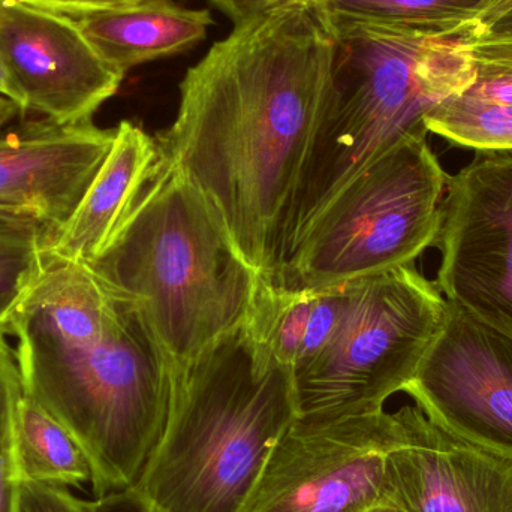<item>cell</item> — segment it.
<instances>
[{
	"instance_id": "cell-1",
	"label": "cell",
	"mask_w": 512,
	"mask_h": 512,
	"mask_svg": "<svg viewBox=\"0 0 512 512\" xmlns=\"http://www.w3.org/2000/svg\"><path fill=\"white\" fill-rule=\"evenodd\" d=\"M336 44L321 0L234 26L188 69L176 119L156 140L270 282L327 104Z\"/></svg>"
},
{
	"instance_id": "cell-2",
	"label": "cell",
	"mask_w": 512,
	"mask_h": 512,
	"mask_svg": "<svg viewBox=\"0 0 512 512\" xmlns=\"http://www.w3.org/2000/svg\"><path fill=\"white\" fill-rule=\"evenodd\" d=\"M24 394L75 439L96 499L137 483L167 423L176 369L137 304L45 252L2 327Z\"/></svg>"
},
{
	"instance_id": "cell-3",
	"label": "cell",
	"mask_w": 512,
	"mask_h": 512,
	"mask_svg": "<svg viewBox=\"0 0 512 512\" xmlns=\"http://www.w3.org/2000/svg\"><path fill=\"white\" fill-rule=\"evenodd\" d=\"M87 265L137 304L176 372L248 322L261 277L206 195L161 152Z\"/></svg>"
},
{
	"instance_id": "cell-4",
	"label": "cell",
	"mask_w": 512,
	"mask_h": 512,
	"mask_svg": "<svg viewBox=\"0 0 512 512\" xmlns=\"http://www.w3.org/2000/svg\"><path fill=\"white\" fill-rule=\"evenodd\" d=\"M297 418L292 370L246 322L176 372L161 438L128 490L155 512H240Z\"/></svg>"
},
{
	"instance_id": "cell-5",
	"label": "cell",
	"mask_w": 512,
	"mask_h": 512,
	"mask_svg": "<svg viewBox=\"0 0 512 512\" xmlns=\"http://www.w3.org/2000/svg\"><path fill=\"white\" fill-rule=\"evenodd\" d=\"M333 15L337 44L324 114L286 219L280 268L310 225L370 162L408 138L474 80L462 36Z\"/></svg>"
},
{
	"instance_id": "cell-6",
	"label": "cell",
	"mask_w": 512,
	"mask_h": 512,
	"mask_svg": "<svg viewBox=\"0 0 512 512\" xmlns=\"http://www.w3.org/2000/svg\"><path fill=\"white\" fill-rule=\"evenodd\" d=\"M448 301L411 265L349 280L333 333L292 369L297 420L384 411L405 390L444 324Z\"/></svg>"
},
{
	"instance_id": "cell-7",
	"label": "cell",
	"mask_w": 512,
	"mask_h": 512,
	"mask_svg": "<svg viewBox=\"0 0 512 512\" xmlns=\"http://www.w3.org/2000/svg\"><path fill=\"white\" fill-rule=\"evenodd\" d=\"M448 182L427 138L402 141L322 210L274 285L316 291L411 265L438 242Z\"/></svg>"
},
{
	"instance_id": "cell-8",
	"label": "cell",
	"mask_w": 512,
	"mask_h": 512,
	"mask_svg": "<svg viewBox=\"0 0 512 512\" xmlns=\"http://www.w3.org/2000/svg\"><path fill=\"white\" fill-rule=\"evenodd\" d=\"M396 415L297 420L271 451L240 512H373L385 505Z\"/></svg>"
},
{
	"instance_id": "cell-9",
	"label": "cell",
	"mask_w": 512,
	"mask_h": 512,
	"mask_svg": "<svg viewBox=\"0 0 512 512\" xmlns=\"http://www.w3.org/2000/svg\"><path fill=\"white\" fill-rule=\"evenodd\" d=\"M436 245L445 298L512 337V150L478 152L450 177Z\"/></svg>"
},
{
	"instance_id": "cell-10",
	"label": "cell",
	"mask_w": 512,
	"mask_h": 512,
	"mask_svg": "<svg viewBox=\"0 0 512 512\" xmlns=\"http://www.w3.org/2000/svg\"><path fill=\"white\" fill-rule=\"evenodd\" d=\"M403 393L439 426L512 459L508 334L448 301L444 324Z\"/></svg>"
},
{
	"instance_id": "cell-11",
	"label": "cell",
	"mask_w": 512,
	"mask_h": 512,
	"mask_svg": "<svg viewBox=\"0 0 512 512\" xmlns=\"http://www.w3.org/2000/svg\"><path fill=\"white\" fill-rule=\"evenodd\" d=\"M0 62L21 111L60 126L92 122L125 78L68 17L14 0H0Z\"/></svg>"
},
{
	"instance_id": "cell-12",
	"label": "cell",
	"mask_w": 512,
	"mask_h": 512,
	"mask_svg": "<svg viewBox=\"0 0 512 512\" xmlns=\"http://www.w3.org/2000/svg\"><path fill=\"white\" fill-rule=\"evenodd\" d=\"M385 505L397 512H512V459L454 435L417 405L394 412Z\"/></svg>"
},
{
	"instance_id": "cell-13",
	"label": "cell",
	"mask_w": 512,
	"mask_h": 512,
	"mask_svg": "<svg viewBox=\"0 0 512 512\" xmlns=\"http://www.w3.org/2000/svg\"><path fill=\"white\" fill-rule=\"evenodd\" d=\"M116 129L44 120L0 134V203L36 213L57 231L110 153Z\"/></svg>"
},
{
	"instance_id": "cell-14",
	"label": "cell",
	"mask_w": 512,
	"mask_h": 512,
	"mask_svg": "<svg viewBox=\"0 0 512 512\" xmlns=\"http://www.w3.org/2000/svg\"><path fill=\"white\" fill-rule=\"evenodd\" d=\"M158 152L156 140L140 126L120 122L104 164L48 249L83 264L101 254L149 176Z\"/></svg>"
},
{
	"instance_id": "cell-15",
	"label": "cell",
	"mask_w": 512,
	"mask_h": 512,
	"mask_svg": "<svg viewBox=\"0 0 512 512\" xmlns=\"http://www.w3.org/2000/svg\"><path fill=\"white\" fill-rule=\"evenodd\" d=\"M96 53L126 75L135 66L192 50L213 26L207 9L183 8L173 0H140L132 5L65 15Z\"/></svg>"
},
{
	"instance_id": "cell-16",
	"label": "cell",
	"mask_w": 512,
	"mask_h": 512,
	"mask_svg": "<svg viewBox=\"0 0 512 512\" xmlns=\"http://www.w3.org/2000/svg\"><path fill=\"white\" fill-rule=\"evenodd\" d=\"M15 486L41 484L78 489L92 484V469L80 445L41 405L24 394L12 441Z\"/></svg>"
},
{
	"instance_id": "cell-17",
	"label": "cell",
	"mask_w": 512,
	"mask_h": 512,
	"mask_svg": "<svg viewBox=\"0 0 512 512\" xmlns=\"http://www.w3.org/2000/svg\"><path fill=\"white\" fill-rule=\"evenodd\" d=\"M340 17L462 36L475 26L481 0H322Z\"/></svg>"
},
{
	"instance_id": "cell-18",
	"label": "cell",
	"mask_w": 512,
	"mask_h": 512,
	"mask_svg": "<svg viewBox=\"0 0 512 512\" xmlns=\"http://www.w3.org/2000/svg\"><path fill=\"white\" fill-rule=\"evenodd\" d=\"M429 132L477 152L512 150V105L475 96H451L426 117Z\"/></svg>"
},
{
	"instance_id": "cell-19",
	"label": "cell",
	"mask_w": 512,
	"mask_h": 512,
	"mask_svg": "<svg viewBox=\"0 0 512 512\" xmlns=\"http://www.w3.org/2000/svg\"><path fill=\"white\" fill-rule=\"evenodd\" d=\"M54 237L56 230L38 216L0 218V334Z\"/></svg>"
},
{
	"instance_id": "cell-20",
	"label": "cell",
	"mask_w": 512,
	"mask_h": 512,
	"mask_svg": "<svg viewBox=\"0 0 512 512\" xmlns=\"http://www.w3.org/2000/svg\"><path fill=\"white\" fill-rule=\"evenodd\" d=\"M471 51L474 80L466 95L512 105V18L475 24L462 35Z\"/></svg>"
},
{
	"instance_id": "cell-21",
	"label": "cell",
	"mask_w": 512,
	"mask_h": 512,
	"mask_svg": "<svg viewBox=\"0 0 512 512\" xmlns=\"http://www.w3.org/2000/svg\"><path fill=\"white\" fill-rule=\"evenodd\" d=\"M24 388L14 349L0 334V512H15L17 486L12 471V441Z\"/></svg>"
},
{
	"instance_id": "cell-22",
	"label": "cell",
	"mask_w": 512,
	"mask_h": 512,
	"mask_svg": "<svg viewBox=\"0 0 512 512\" xmlns=\"http://www.w3.org/2000/svg\"><path fill=\"white\" fill-rule=\"evenodd\" d=\"M15 512H101V502L78 498L68 489L21 484L15 495Z\"/></svg>"
},
{
	"instance_id": "cell-23",
	"label": "cell",
	"mask_w": 512,
	"mask_h": 512,
	"mask_svg": "<svg viewBox=\"0 0 512 512\" xmlns=\"http://www.w3.org/2000/svg\"><path fill=\"white\" fill-rule=\"evenodd\" d=\"M209 2L222 14L227 15L234 26H239L291 6L318 2V0H209Z\"/></svg>"
},
{
	"instance_id": "cell-24",
	"label": "cell",
	"mask_w": 512,
	"mask_h": 512,
	"mask_svg": "<svg viewBox=\"0 0 512 512\" xmlns=\"http://www.w3.org/2000/svg\"><path fill=\"white\" fill-rule=\"evenodd\" d=\"M33 8L44 9L60 15L84 14V12L102 11L132 5L140 0H14Z\"/></svg>"
},
{
	"instance_id": "cell-25",
	"label": "cell",
	"mask_w": 512,
	"mask_h": 512,
	"mask_svg": "<svg viewBox=\"0 0 512 512\" xmlns=\"http://www.w3.org/2000/svg\"><path fill=\"white\" fill-rule=\"evenodd\" d=\"M507 18H512V0H483L478 8L475 24L492 26Z\"/></svg>"
},
{
	"instance_id": "cell-26",
	"label": "cell",
	"mask_w": 512,
	"mask_h": 512,
	"mask_svg": "<svg viewBox=\"0 0 512 512\" xmlns=\"http://www.w3.org/2000/svg\"><path fill=\"white\" fill-rule=\"evenodd\" d=\"M99 502H101V512H155L146 507L131 490L113 493Z\"/></svg>"
},
{
	"instance_id": "cell-27",
	"label": "cell",
	"mask_w": 512,
	"mask_h": 512,
	"mask_svg": "<svg viewBox=\"0 0 512 512\" xmlns=\"http://www.w3.org/2000/svg\"><path fill=\"white\" fill-rule=\"evenodd\" d=\"M0 96H2V98L9 99V101L14 102V104H17L18 107H20V98H18L17 90L12 86L8 72H6L5 66L2 65V62H0Z\"/></svg>"
},
{
	"instance_id": "cell-28",
	"label": "cell",
	"mask_w": 512,
	"mask_h": 512,
	"mask_svg": "<svg viewBox=\"0 0 512 512\" xmlns=\"http://www.w3.org/2000/svg\"><path fill=\"white\" fill-rule=\"evenodd\" d=\"M21 113L23 111L20 110L17 104L0 96V131Z\"/></svg>"
},
{
	"instance_id": "cell-29",
	"label": "cell",
	"mask_w": 512,
	"mask_h": 512,
	"mask_svg": "<svg viewBox=\"0 0 512 512\" xmlns=\"http://www.w3.org/2000/svg\"><path fill=\"white\" fill-rule=\"evenodd\" d=\"M373 512H397V511L391 510V508H388V507H381V508H378V510H375Z\"/></svg>"
},
{
	"instance_id": "cell-30",
	"label": "cell",
	"mask_w": 512,
	"mask_h": 512,
	"mask_svg": "<svg viewBox=\"0 0 512 512\" xmlns=\"http://www.w3.org/2000/svg\"><path fill=\"white\" fill-rule=\"evenodd\" d=\"M481 3H483V0H481Z\"/></svg>"
}]
</instances>
